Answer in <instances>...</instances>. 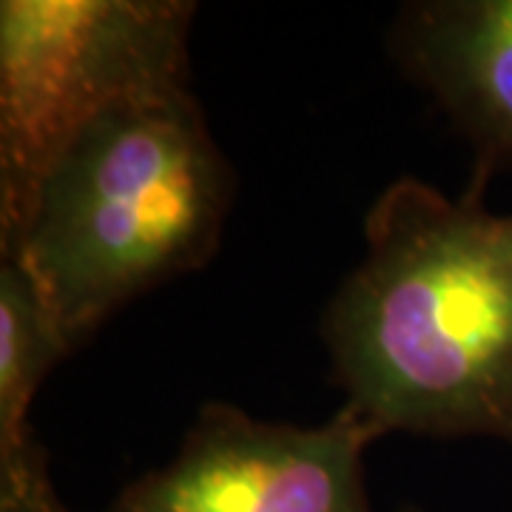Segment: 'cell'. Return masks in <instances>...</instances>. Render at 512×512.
Masks as SVG:
<instances>
[{
    "instance_id": "6da1fadb",
    "label": "cell",
    "mask_w": 512,
    "mask_h": 512,
    "mask_svg": "<svg viewBox=\"0 0 512 512\" xmlns=\"http://www.w3.org/2000/svg\"><path fill=\"white\" fill-rule=\"evenodd\" d=\"M325 316L333 379L370 430L512 444V214L402 177Z\"/></svg>"
},
{
    "instance_id": "7a4b0ae2",
    "label": "cell",
    "mask_w": 512,
    "mask_h": 512,
    "mask_svg": "<svg viewBox=\"0 0 512 512\" xmlns=\"http://www.w3.org/2000/svg\"><path fill=\"white\" fill-rule=\"evenodd\" d=\"M234 174L188 89L123 103L57 157L0 254L35 276L69 348L217 254Z\"/></svg>"
},
{
    "instance_id": "3957f363",
    "label": "cell",
    "mask_w": 512,
    "mask_h": 512,
    "mask_svg": "<svg viewBox=\"0 0 512 512\" xmlns=\"http://www.w3.org/2000/svg\"><path fill=\"white\" fill-rule=\"evenodd\" d=\"M194 3H0V245L23 228L49 168L123 103L188 89Z\"/></svg>"
},
{
    "instance_id": "277c9868",
    "label": "cell",
    "mask_w": 512,
    "mask_h": 512,
    "mask_svg": "<svg viewBox=\"0 0 512 512\" xmlns=\"http://www.w3.org/2000/svg\"><path fill=\"white\" fill-rule=\"evenodd\" d=\"M376 439L348 407L299 427L211 402L177 456L131 481L106 512H373L365 450Z\"/></svg>"
},
{
    "instance_id": "5b68a950",
    "label": "cell",
    "mask_w": 512,
    "mask_h": 512,
    "mask_svg": "<svg viewBox=\"0 0 512 512\" xmlns=\"http://www.w3.org/2000/svg\"><path fill=\"white\" fill-rule=\"evenodd\" d=\"M404 69L481 157V180L512 163V0L413 3L396 29Z\"/></svg>"
},
{
    "instance_id": "8992f818",
    "label": "cell",
    "mask_w": 512,
    "mask_h": 512,
    "mask_svg": "<svg viewBox=\"0 0 512 512\" xmlns=\"http://www.w3.org/2000/svg\"><path fill=\"white\" fill-rule=\"evenodd\" d=\"M74 353L18 256L0 254V458L35 439L29 410L52 367Z\"/></svg>"
},
{
    "instance_id": "52a82bcc",
    "label": "cell",
    "mask_w": 512,
    "mask_h": 512,
    "mask_svg": "<svg viewBox=\"0 0 512 512\" xmlns=\"http://www.w3.org/2000/svg\"><path fill=\"white\" fill-rule=\"evenodd\" d=\"M0 512H72L57 495L37 436L18 453L0 458Z\"/></svg>"
},
{
    "instance_id": "ba28073f",
    "label": "cell",
    "mask_w": 512,
    "mask_h": 512,
    "mask_svg": "<svg viewBox=\"0 0 512 512\" xmlns=\"http://www.w3.org/2000/svg\"><path fill=\"white\" fill-rule=\"evenodd\" d=\"M396 512H421V510H413V507H404V510H396Z\"/></svg>"
}]
</instances>
